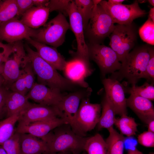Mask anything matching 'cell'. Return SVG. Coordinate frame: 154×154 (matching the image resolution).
<instances>
[{"instance_id":"obj_1","label":"cell","mask_w":154,"mask_h":154,"mask_svg":"<svg viewBox=\"0 0 154 154\" xmlns=\"http://www.w3.org/2000/svg\"><path fill=\"white\" fill-rule=\"evenodd\" d=\"M42 139L47 143L49 152L79 154L84 151L87 137L80 135L67 124L54 129Z\"/></svg>"},{"instance_id":"obj_2","label":"cell","mask_w":154,"mask_h":154,"mask_svg":"<svg viewBox=\"0 0 154 154\" xmlns=\"http://www.w3.org/2000/svg\"><path fill=\"white\" fill-rule=\"evenodd\" d=\"M148 44L135 47L127 56L120 69L113 73L110 78L119 82L123 78L127 80L125 85H136L139 79L144 78L150 54Z\"/></svg>"},{"instance_id":"obj_3","label":"cell","mask_w":154,"mask_h":154,"mask_svg":"<svg viewBox=\"0 0 154 154\" xmlns=\"http://www.w3.org/2000/svg\"><path fill=\"white\" fill-rule=\"evenodd\" d=\"M25 48L34 73L37 75L38 83L62 92L71 90L76 84L61 75L27 44H25Z\"/></svg>"},{"instance_id":"obj_4","label":"cell","mask_w":154,"mask_h":154,"mask_svg":"<svg viewBox=\"0 0 154 154\" xmlns=\"http://www.w3.org/2000/svg\"><path fill=\"white\" fill-rule=\"evenodd\" d=\"M94 4L92 15L85 29L90 43L102 44L109 37L115 25L112 19L99 4L101 0H93Z\"/></svg>"},{"instance_id":"obj_5","label":"cell","mask_w":154,"mask_h":154,"mask_svg":"<svg viewBox=\"0 0 154 154\" xmlns=\"http://www.w3.org/2000/svg\"><path fill=\"white\" fill-rule=\"evenodd\" d=\"M138 31L133 22L128 25L117 24L109 37L110 47L117 54L121 63L123 62L137 43Z\"/></svg>"},{"instance_id":"obj_6","label":"cell","mask_w":154,"mask_h":154,"mask_svg":"<svg viewBox=\"0 0 154 154\" xmlns=\"http://www.w3.org/2000/svg\"><path fill=\"white\" fill-rule=\"evenodd\" d=\"M69 24L61 12L38 29L33 40L56 48L64 43L65 35L70 29Z\"/></svg>"},{"instance_id":"obj_7","label":"cell","mask_w":154,"mask_h":154,"mask_svg":"<svg viewBox=\"0 0 154 154\" xmlns=\"http://www.w3.org/2000/svg\"><path fill=\"white\" fill-rule=\"evenodd\" d=\"M89 96L82 100L72 129L76 133L83 136L97 125L101 114V105L90 103Z\"/></svg>"},{"instance_id":"obj_8","label":"cell","mask_w":154,"mask_h":154,"mask_svg":"<svg viewBox=\"0 0 154 154\" xmlns=\"http://www.w3.org/2000/svg\"><path fill=\"white\" fill-rule=\"evenodd\" d=\"M87 46L89 59L97 64L103 78L107 74L113 73L120 69L121 63L116 53L110 47L90 43Z\"/></svg>"},{"instance_id":"obj_9","label":"cell","mask_w":154,"mask_h":154,"mask_svg":"<svg viewBox=\"0 0 154 154\" xmlns=\"http://www.w3.org/2000/svg\"><path fill=\"white\" fill-rule=\"evenodd\" d=\"M99 4L114 23L120 25L130 24L136 19L144 17L147 13L141 9L137 0L129 5H115L106 0H101Z\"/></svg>"},{"instance_id":"obj_10","label":"cell","mask_w":154,"mask_h":154,"mask_svg":"<svg viewBox=\"0 0 154 154\" xmlns=\"http://www.w3.org/2000/svg\"><path fill=\"white\" fill-rule=\"evenodd\" d=\"M12 56L9 58L4 63L3 72L2 74L5 84L7 88H10L11 86L20 76L21 69L29 59L25 53L24 46L21 40L13 43Z\"/></svg>"},{"instance_id":"obj_11","label":"cell","mask_w":154,"mask_h":154,"mask_svg":"<svg viewBox=\"0 0 154 154\" xmlns=\"http://www.w3.org/2000/svg\"><path fill=\"white\" fill-rule=\"evenodd\" d=\"M38 31V30L28 27L15 17L0 26V41L12 44L24 39L34 38Z\"/></svg>"},{"instance_id":"obj_12","label":"cell","mask_w":154,"mask_h":154,"mask_svg":"<svg viewBox=\"0 0 154 154\" xmlns=\"http://www.w3.org/2000/svg\"><path fill=\"white\" fill-rule=\"evenodd\" d=\"M66 78L84 88L88 85L85 79L90 75L94 70L90 67L89 60L75 55L74 58L67 62L63 70Z\"/></svg>"},{"instance_id":"obj_13","label":"cell","mask_w":154,"mask_h":154,"mask_svg":"<svg viewBox=\"0 0 154 154\" xmlns=\"http://www.w3.org/2000/svg\"><path fill=\"white\" fill-rule=\"evenodd\" d=\"M69 19L70 28L75 36L77 44L75 54L89 59L88 49L85 39L82 19L78 13L74 0H71L66 11Z\"/></svg>"},{"instance_id":"obj_14","label":"cell","mask_w":154,"mask_h":154,"mask_svg":"<svg viewBox=\"0 0 154 154\" xmlns=\"http://www.w3.org/2000/svg\"><path fill=\"white\" fill-rule=\"evenodd\" d=\"M106 96L113 107L116 114L121 116L127 115L126 98L124 87L117 80L104 78L102 80Z\"/></svg>"},{"instance_id":"obj_15","label":"cell","mask_w":154,"mask_h":154,"mask_svg":"<svg viewBox=\"0 0 154 154\" xmlns=\"http://www.w3.org/2000/svg\"><path fill=\"white\" fill-rule=\"evenodd\" d=\"M91 91L88 88L85 91H79L66 94L57 107L60 117L64 119L72 129L82 100L89 96Z\"/></svg>"},{"instance_id":"obj_16","label":"cell","mask_w":154,"mask_h":154,"mask_svg":"<svg viewBox=\"0 0 154 154\" xmlns=\"http://www.w3.org/2000/svg\"><path fill=\"white\" fill-rule=\"evenodd\" d=\"M56 117H60V113L57 107L30 102L20 113L18 126L25 125Z\"/></svg>"},{"instance_id":"obj_17","label":"cell","mask_w":154,"mask_h":154,"mask_svg":"<svg viewBox=\"0 0 154 154\" xmlns=\"http://www.w3.org/2000/svg\"><path fill=\"white\" fill-rule=\"evenodd\" d=\"M66 94L58 90L35 82L26 96L37 104L57 108Z\"/></svg>"},{"instance_id":"obj_18","label":"cell","mask_w":154,"mask_h":154,"mask_svg":"<svg viewBox=\"0 0 154 154\" xmlns=\"http://www.w3.org/2000/svg\"><path fill=\"white\" fill-rule=\"evenodd\" d=\"M65 124H68L64 119L56 117L25 125L17 126L15 132L29 134L42 139L54 129Z\"/></svg>"},{"instance_id":"obj_19","label":"cell","mask_w":154,"mask_h":154,"mask_svg":"<svg viewBox=\"0 0 154 154\" xmlns=\"http://www.w3.org/2000/svg\"><path fill=\"white\" fill-rule=\"evenodd\" d=\"M26 40L36 49L38 54L44 60L57 70L63 71L67 61L56 48L38 42L32 38Z\"/></svg>"},{"instance_id":"obj_20","label":"cell","mask_w":154,"mask_h":154,"mask_svg":"<svg viewBox=\"0 0 154 154\" xmlns=\"http://www.w3.org/2000/svg\"><path fill=\"white\" fill-rule=\"evenodd\" d=\"M126 105L146 124L147 125L154 119V108L151 101L137 95L130 94L126 98Z\"/></svg>"},{"instance_id":"obj_21","label":"cell","mask_w":154,"mask_h":154,"mask_svg":"<svg viewBox=\"0 0 154 154\" xmlns=\"http://www.w3.org/2000/svg\"><path fill=\"white\" fill-rule=\"evenodd\" d=\"M35 74L29 60L22 68L20 76L11 86L10 89L12 91L26 96L35 83Z\"/></svg>"},{"instance_id":"obj_22","label":"cell","mask_w":154,"mask_h":154,"mask_svg":"<svg viewBox=\"0 0 154 154\" xmlns=\"http://www.w3.org/2000/svg\"><path fill=\"white\" fill-rule=\"evenodd\" d=\"M49 13L47 7L33 6L27 10L20 20L28 27L36 29L46 23Z\"/></svg>"},{"instance_id":"obj_23","label":"cell","mask_w":154,"mask_h":154,"mask_svg":"<svg viewBox=\"0 0 154 154\" xmlns=\"http://www.w3.org/2000/svg\"><path fill=\"white\" fill-rule=\"evenodd\" d=\"M21 154H42L49 152L46 143L31 135L20 133Z\"/></svg>"},{"instance_id":"obj_24","label":"cell","mask_w":154,"mask_h":154,"mask_svg":"<svg viewBox=\"0 0 154 154\" xmlns=\"http://www.w3.org/2000/svg\"><path fill=\"white\" fill-rule=\"evenodd\" d=\"M26 96L16 92H9L5 103L6 117L20 114L28 106L30 102Z\"/></svg>"},{"instance_id":"obj_25","label":"cell","mask_w":154,"mask_h":154,"mask_svg":"<svg viewBox=\"0 0 154 154\" xmlns=\"http://www.w3.org/2000/svg\"><path fill=\"white\" fill-rule=\"evenodd\" d=\"M101 105L102 111L97 125L98 130L103 128L107 129L113 127L116 117L114 110L106 96H105Z\"/></svg>"},{"instance_id":"obj_26","label":"cell","mask_w":154,"mask_h":154,"mask_svg":"<svg viewBox=\"0 0 154 154\" xmlns=\"http://www.w3.org/2000/svg\"><path fill=\"white\" fill-rule=\"evenodd\" d=\"M84 151L87 154H110L105 141L99 133L87 138Z\"/></svg>"},{"instance_id":"obj_27","label":"cell","mask_w":154,"mask_h":154,"mask_svg":"<svg viewBox=\"0 0 154 154\" xmlns=\"http://www.w3.org/2000/svg\"><path fill=\"white\" fill-rule=\"evenodd\" d=\"M109 135L105 140L110 154H123L125 137L113 127L108 129Z\"/></svg>"},{"instance_id":"obj_28","label":"cell","mask_w":154,"mask_h":154,"mask_svg":"<svg viewBox=\"0 0 154 154\" xmlns=\"http://www.w3.org/2000/svg\"><path fill=\"white\" fill-rule=\"evenodd\" d=\"M20 114H17L0 121V145L15 133V125L19 119Z\"/></svg>"},{"instance_id":"obj_29","label":"cell","mask_w":154,"mask_h":154,"mask_svg":"<svg viewBox=\"0 0 154 154\" xmlns=\"http://www.w3.org/2000/svg\"><path fill=\"white\" fill-rule=\"evenodd\" d=\"M114 125L119 129L120 133L127 137L132 136L137 131V124L134 119L123 115L116 118Z\"/></svg>"},{"instance_id":"obj_30","label":"cell","mask_w":154,"mask_h":154,"mask_svg":"<svg viewBox=\"0 0 154 154\" xmlns=\"http://www.w3.org/2000/svg\"><path fill=\"white\" fill-rule=\"evenodd\" d=\"M17 13L16 0H0V26L16 17Z\"/></svg>"},{"instance_id":"obj_31","label":"cell","mask_w":154,"mask_h":154,"mask_svg":"<svg viewBox=\"0 0 154 154\" xmlns=\"http://www.w3.org/2000/svg\"><path fill=\"white\" fill-rule=\"evenodd\" d=\"M125 86H123L125 93L137 95L151 101L154 100V84H149L146 82L140 86L134 85H131V87H128Z\"/></svg>"},{"instance_id":"obj_32","label":"cell","mask_w":154,"mask_h":154,"mask_svg":"<svg viewBox=\"0 0 154 154\" xmlns=\"http://www.w3.org/2000/svg\"><path fill=\"white\" fill-rule=\"evenodd\" d=\"M76 8L82 20L84 29L85 30L91 17L94 3L92 0H74Z\"/></svg>"},{"instance_id":"obj_33","label":"cell","mask_w":154,"mask_h":154,"mask_svg":"<svg viewBox=\"0 0 154 154\" xmlns=\"http://www.w3.org/2000/svg\"><path fill=\"white\" fill-rule=\"evenodd\" d=\"M138 32L143 41L148 44L154 45V22L149 17L139 29Z\"/></svg>"},{"instance_id":"obj_34","label":"cell","mask_w":154,"mask_h":154,"mask_svg":"<svg viewBox=\"0 0 154 154\" xmlns=\"http://www.w3.org/2000/svg\"><path fill=\"white\" fill-rule=\"evenodd\" d=\"M1 146L7 154H21L20 133L15 132Z\"/></svg>"},{"instance_id":"obj_35","label":"cell","mask_w":154,"mask_h":154,"mask_svg":"<svg viewBox=\"0 0 154 154\" xmlns=\"http://www.w3.org/2000/svg\"><path fill=\"white\" fill-rule=\"evenodd\" d=\"M148 48L150 54L149 59L146 70L144 78L154 84V49L153 46L148 44Z\"/></svg>"},{"instance_id":"obj_36","label":"cell","mask_w":154,"mask_h":154,"mask_svg":"<svg viewBox=\"0 0 154 154\" xmlns=\"http://www.w3.org/2000/svg\"><path fill=\"white\" fill-rule=\"evenodd\" d=\"M137 141L141 145L147 147H154V133L147 131L139 135Z\"/></svg>"},{"instance_id":"obj_37","label":"cell","mask_w":154,"mask_h":154,"mask_svg":"<svg viewBox=\"0 0 154 154\" xmlns=\"http://www.w3.org/2000/svg\"><path fill=\"white\" fill-rule=\"evenodd\" d=\"M71 0H49L46 7L49 9L50 12L54 11H60L66 12L68 5Z\"/></svg>"},{"instance_id":"obj_38","label":"cell","mask_w":154,"mask_h":154,"mask_svg":"<svg viewBox=\"0 0 154 154\" xmlns=\"http://www.w3.org/2000/svg\"><path fill=\"white\" fill-rule=\"evenodd\" d=\"M12 51V44H4L0 41V64L5 63L7 60Z\"/></svg>"},{"instance_id":"obj_39","label":"cell","mask_w":154,"mask_h":154,"mask_svg":"<svg viewBox=\"0 0 154 154\" xmlns=\"http://www.w3.org/2000/svg\"><path fill=\"white\" fill-rule=\"evenodd\" d=\"M7 88H0V121L7 116L5 103L7 96L9 91Z\"/></svg>"},{"instance_id":"obj_40","label":"cell","mask_w":154,"mask_h":154,"mask_svg":"<svg viewBox=\"0 0 154 154\" xmlns=\"http://www.w3.org/2000/svg\"><path fill=\"white\" fill-rule=\"evenodd\" d=\"M18 16L22 15L29 9L34 6L33 0H16Z\"/></svg>"},{"instance_id":"obj_41","label":"cell","mask_w":154,"mask_h":154,"mask_svg":"<svg viewBox=\"0 0 154 154\" xmlns=\"http://www.w3.org/2000/svg\"><path fill=\"white\" fill-rule=\"evenodd\" d=\"M49 0H33L34 5L37 7H46Z\"/></svg>"},{"instance_id":"obj_42","label":"cell","mask_w":154,"mask_h":154,"mask_svg":"<svg viewBox=\"0 0 154 154\" xmlns=\"http://www.w3.org/2000/svg\"><path fill=\"white\" fill-rule=\"evenodd\" d=\"M127 154H144L136 148L133 149H128ZM148 154H154V153L151 152Z\"/></svg>"},{"instance_id":"obj_43","label":"cell","mask_w":154,"mask_h":154,"mask_svg":"<svg viewBox=\"0 0 154 154\" xmlns=\"http://www.w3.org/2000/svg\"><path fill=\"white\" fill-rule=\"evenodd\" d=\"M147 125V131L154 133V119L150 121Z\"/></svg>"},{"instance_id":"obj_44","label":"cell","mask_w":154,"mask_h":154,"mask_svg":"<svg viewBox=\"0 0 154 154\" xmlns=\"http://www.w3.org/2000/svg\"><path fill=\"white\" fill-rule=\"evenodd\" d=\"M125 1V0H109L108 1L112 4L119 5L122 4Z\"/></svg>"},{"instance_id":"obj_45","label":"cell","mask_w":154,"mask_h":154,"mask_svg":"<svg viewBox=\"0 0 154 154\" xmlns=\"http://www.w3.org/2000/svg\"><path fill=\"white\" fill-rule=\"evenodd\" d=\"M148 17L154 22V7L151 8L149 13Z\"/></svg>"},{"instance_id":"obj_46","label":"cell","mask_w":154,"mask_h":154,"mask_svg":"<svg viewBox=\"0 0 154 154\" xmlns=\"http://www.w3.org/2000/svg\"><path fill=\"white\" fill-rule=\"evenodd\" d=\"M5 84L4 80L2 75H0V88L3 84Z\"/></svg>"},{"instance_id":"obj_47","label":"cell","mask_w":154,"mask_h":154,"mask_svg":"<svg viewBox=\"0 0 154 154\" xmlns=\"http://www.w3.org/2000/svg\"><path fill=\"white\" fill-rule=\"evenodd\" d=\"M0 154H7L1 145H0Z\"/></svg>"},{"instance_id":"obj_48","label":"cell","mask_w":154,"mask_h":154,"mask_svg":"<svg viewBox=\"0 0 154 154\" xmlns=\"http://www.w3.org/2000/svg\"><path fill=\"white\" fill-rule=\"evenodd\" d=\"M4 66V63L0 64V75H2L3 72Z\"/></svg>"},{"instance_id":"obj_49","label":"cell","mask_w":154,"mask_h":154,"mask_svg":"<svg viewBox=\"0 0 154 154\" xmlns=\"http://www.w3.org/2000/svg\"><path fill=\"white\" fill-rule=\"evenodd\" d=\"M42 154H65L61 153H55V152H48Z\"/></svg>"},{"instance_id":"obj_50","label":"cell","mask_w":154,"mask_h":154,"mask_svg":"<svg viewBox=\"0 0 154 154\" xmlns=\"http://www.w3.org/2000/svg\"><path fill=\"white\" fill-rule=\"evenodd\" d=\"M148 1L149 3L154 7V0H149Z\"/></svg>"},{"instance_id":"obj_51","label":"cell","mask_w":154,"mask_h":154,"mask_svg":"<svg viewBox=\"0 0 154 154\" xmlns=\"http://www.w3.org/2000/svg\"><path fill=\"white\" fill-rule=\"evenodd\" d=\"M79 154H87L86 153L85 151H83V152H82V153H80Z\"/></svg>"},{"instance_id":"obj_52","label":"cell","mask_w":154,"mask_h":154,"mask_svg":"<svg viewBox=\"0 0 154 154\" xmlns=\"http://www.w3.org/2000/svg\"></svg>"}]
</instances>
